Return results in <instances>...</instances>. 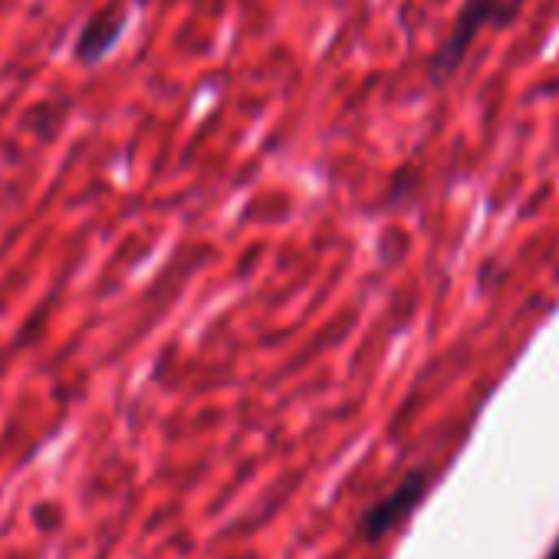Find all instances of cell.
<instances>
[{
	"label": "cell",
	"instance_id": "cell-1",
	"mask_svg": "<svg viewBox=\"0 0 559 559\" xmlns=\"http://www.w3.org/2000/svg\"><path fill=\"white\" fill-rule=\"evenodd\" d=\"M526 4L530 0H461L444 40L428 57V83L435 90L448 86L461 73V67L467 63L471 50L487 34L510 31L523 17Z\"/></svg>",
	"mask_w": 559,
	"mask_h": 559
},
{
	"label": "cell",
	"instance_id": "cell-2",
	"mask_svg": "<svg viewBox=\"0 0 559 559\" xmlns=\"http://www.w3.org/2000/svg\"><path fill=\"white\" fill-rule=\"evenodd\" d=\"M431 484H435V471L431 467H425V464L412 467L385 497H379L369 510H362L359 526H356L359 539L369 543V546H379L389 533H395L425 503Z\"/></svg>",
	"mask_w": 559,
	"mask_h": 559
},
{
	"label": "cell",
	"instance_id": "cell-3",
	"mask_svg": "<svg viewBox=\"0 0 559 559\" xmlns=\"http://www.w3.org/2000/svg\"><path fill=\"white\" fill-rule=\"evenodd\" d=\"M122 27H126V8L122 4H109L106 11L93 14L80 31L76 60L80 63H99L122 40Z\"/></svg>",
	"mask_w": 559,
	"mask_h": 559
},
{
	"label": "cell",
	"instance_id": "cell-4",
	"mask_svg": "<svg viewBox=\"0 0 559 559\" xmlns=\"http://www.w3.org/2000/svg\"><path fill=\"white\" fill-rule=\"evenodd\" d=\"M543 559H559V536L552 539V546H549V552H546Z\"/></svg>",
	"mask_w": 559,
	"mask_h": 559
}]
</instances>
